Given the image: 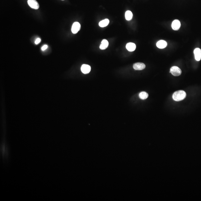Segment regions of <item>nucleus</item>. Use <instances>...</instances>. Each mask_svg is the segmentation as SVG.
I'll list each match as a JSON object with an SVG mask.
<instances>
[{
	"label": "nucleus",
	"instance_id": "obj_1",
	"mask_svg": "<svg viewBox=\"0 0 201 201\" xmlns=\"http://www.w3.org/2000/svg\"><path fill=\"white\" fill-rule=\"evenodd\" d=\"M186 93L185 91L182 90H179L176 91L174 93L173 98L175 101H179L185 98Z\"/></svg>",
	"mask_w": 201,
	"mask_h": 201
},
{
	"label": "nucleus",
	"instance_id": "obj_2",
	"mask_svg": "<svg viewBox=\"0 0 201 201\" xmlns=\"http://www.w3.org/2000/svg\"><path fill=\"white\" fill-rule=\"evenodd\" d=\"M170 72L175 76H178L181 75L182 73L181 70L177 66H173L170 69Z\"/></svg>",
	"mask_w": 201,
	"mask_h": 201
},
{
	"label": "nucleus",
	"instance_id": "obj_3",
	"mask_svg": "<svg viewBox=\"0 0 201 201\" xmlns=\"http://www.w3.org/2000/svg\"><path fill=\"white\" fill-rule=\"evenodd\" d=\"M28 4L32 8L37 9L39 8V5L36 0H28Z\"/></svg>",
	"mask_w": 201,
	"mask_h": 201
},
{
	"label": "nucleus",
	"instance_id": "obj_4",
	"mask_svg": "<svg viewBox=\"0 0 201 201\" xmlns=\"http://www.w3.org/2000/svg\"><path fill=\"white\" fill-rule=\"evenodd\" d=\"M81 25L78 22H75L73 23L72 27V31L73 34H76L80 30Z\"/></svg>",
	"mask_w": 201,
	"mask_h": 201
},
{
	"label": "nucleus",
	"instance_id": "obj_5",
	"mask_svg": "<svg viewBox=\"0 0 201 201\" xmlns=\"http://www.w3.org/2000/svg\"><path fill=\"white\" fill-rule=\"evenodd\" d=\"M195 59L197 61H199L201 59V50L199 48H196L194 51Z\"/></svg>",
	"mask_w": 201,
	"mask_h": 201
},
{
	"label": "nucleus",
	"instance_id": "obj_6",
	"mask_svg": "<svg viewBox=\"0 0 201 201\" xmlns=\"http://www.w3.org/2000/svg\"><path fill=\"white\" fill-rule=\"evenodd\" d=\"M181 27V23L179 21L175 19L174 21L172 24V28L174 30H178Z\"/></svg>",
	"mask_w": 201,
	"mask_h": 201
},
{
	"label": "nucleus",
	"instance_id": "obj_7",
	"mask_svg": "<svg viewBox=\"0 0 201 201\" xmlns=\"http://www.w3.org/2000/svg\"><path fill=\"white\" fill-rule=\"evenodd\" d=\"M145 65L142 63H136L133 65V67L136 70H142L145 68Z\"/></svg>",
	"mask_w": 201,
	"mask_h": 201
},
{
	"label": "nucleus",
	"instance_id": "obj_8",
	"mask_svg": "<svg viewBox=\"0 0 201 201\" xmlns=\"http://www.w3.org/2000/svg\"><path fill=\"white\" fill-rule=\"evenodd\" d=\"M91 70V67L88 65L84 64L81 67V70L82 72L84 74H87L90 72Z\"/></svg>",
	"mask_w": 201,
	"mask_h": 201
},
{
	"label": "nucleus",
	"instance_id": "obj_9",
	"mask_svg": "<svg viewBox=\"0 0 201 201\" xmlns=\"http://www.w3.org/2000/svg\"><path fill=\"white\" fill-rule=\"evenodd\" d=\"M167 45V42L163 40H161L157 43V46L160 49H163L165 48Z\"/></svg>",
	"mask_w": 201,
	"mask_h": 201
},
{
	"label": "nucleus",
	"instance_id": "obj_10",
	"mask_svg": "<svg viewBox=\"0 0 201 201\" xmlns=\"http://www.w3.org/2000/svg\"><path fill=\"white\" fill-rule=\"evenodd\" d=\"M126 48L129 51L131 52L135 50L136 48V45L135 43H129L126 45Z\"/></svg>",
	"mask_w": 201,
	"mask_h": 201
},
{
	"label": "nucleus",
	"instance_id": "obj_11",
	"mask_svg": "<svg viewBox=\"0 0 201 201\" xmlns=\"http://www.w3.org/2000/svg\"><path fill=\"white\" fill-rule=\"evenodd\" d=\"M109 46V42L107 40H103L101 42V44L99 47L100 49L101 50H105Z\"/></svg>",
	"mask_w": 201,
	"mask_h": 201
},
{
	"label": "nucleus",
	"instance_id": "obj_12",
	"mask_svg": "<svg viewBox=\"0 0 201 201\" xmlns=\"http://www.w3.org/2000/svg\"><path fill=\"white\" fill-rule=\"evenodd\" d=\"M109 21L107 19H104L100 21L99 24V26L101 27H104L107 26L109 24Z\"/></svg>",
	"mask_w": 201,
	"mask_h": 201
},
{
	"label": "nucleus",
	"instance_id": "obj_13",
	"mask_svg": "<svg viewBox=\"0 0 201 201\" xmlns=\"http://www.w3.org/2000/svg\"><path fill=\"white\" fill-rule=\"evenodd\" d=\"M133 17V14L130 11H127L125 12V18L126 20L130 21L131 20Z\"/></svg>",
	"mask_w": 201,
	"mask_h": 201
},
{
	"label": "nucleus",
	"instance_id": "obj_14",
	"mask_svg": "<svg viewBox=\"0 0 201 201\" xmlns=\"http://www.w3.org/2000/svg\"><path fill=\"white\" fill-rule=\"evenodd\" d=\"M149 95L147 93L145 92H142L140 93L139 94V98L141 99H145L148 98Z\"/></svg>",
	"mask_w": 201,
	"mask_h": 201
},
{
	"label": "nucleus",
	"instance_id": "obj_15",
	"mask_svg": "<svg viewBox=\"0 0 201 201\" xmlns=\"http://www.w3.org/2000/svg\"><path fill=\"white\" fill-rule=\"evenodd\" d=\"M41 40L40 39V38H38L36 40H35V43L36 44H39V43H40V42H41Z\"/></svg>",
	"mask_w": 201,
	"mask_h": 201
},
{
	"label": "nucleus",
	"instance_id": "obj_16",
	"mask_svg": "<svg viewBox=\"0 0 201 201\" xmlns=\"http://www.w3.org/2000/svg\"><path fill=\"white\" fill-rule=\"evenodd\" d=\"M47 47H48V46L47 45H45L44 46L42 47V48H41V50L43 51L47 49Z\"/></svg>",
	"mask_w": 201,
	"mask_h": 201
},
{
	"label": "nucleus",
	"instance_id": "obj_17",
	"mask_svg": "<svg viewBox=\"0 0 201 201\" xmlns=\"http://www.w3.org/2000/svg\"></svg>",
	"mask_w": 201,
	"mask_h": 201
}]
</instances>
